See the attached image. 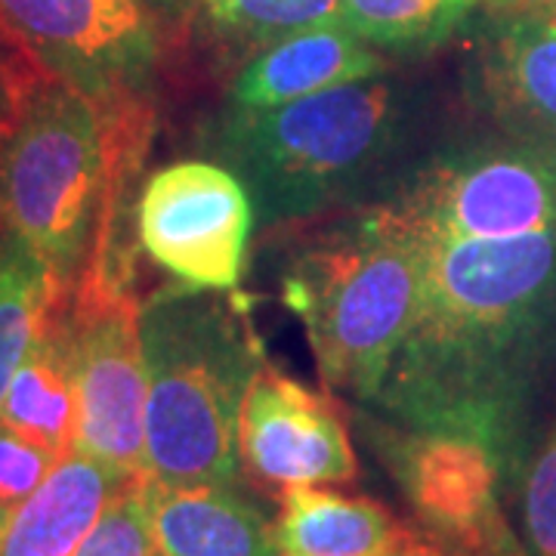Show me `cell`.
Masks as SVG:
<instances>
[{"label":"cell","mask_w":556,"mask_h":556,"mask_svg":"<svg viewBox=\"0 0 556 556\" xmlns=\"http://www.w3.org/2000/svg\"><path fill=\"white\" fill-rule=\"evenodd\" d=\"M556 383V226L514 239L437 241L415 325L371 402L415 430L485 442L522 470Z\"/></svg>","instance_id":"6da1fadb"},{"label":"cell","mask_w":556,"mask_h":556,"mask_svg":"<svg viewBox=\"0 0 556 556\" xmlns=\"http://www.w3.org/2000/svg\"><path fill=\"white\" fill-rule=\"evenodd\" d=\"M430 105L396 80L340 84L276 109H226L217 152L248 186L260 223H303L387 201L433 149Z\"/></svg>","instance_id":"7a4b0ae2"},{"label":"cell","mask_w":556,"mask_h":556,"mask_svg":"<svg viewBox=\"0 0 556 556\" xmlns=\"http://www.w3.org/2000/svg\"><path fill=\"white\" fill-rule=\"evenodd\" d=\"M433 244L390 204L343 211L281 260V300L303 321L328 387L371 402L427 291Z\"/></svg>","instance_id":"3957f363"},{"label":"cell","mask_w":556,"mask_h":556,"mask_svg":"<svg viewBox=\"0 0 556 556\" xmlns=\"http://www.w3.org/2000/svg\"><path fill=\"white\" fill-rule=\"evenodd\" d=\"M146 356V473L159 485L239 479V420L263 368L239 298L164 285L139 309Z\"/></svg>","instance_id":"277c9868"},{"label":"cell","mask_w":556,"mask_h":556,"mask_svg":"<svg viewBox=\"0 0 556 556\" xmlns=\"http://www.w3.org/2000/svg\"><path fill=\"white\" fill-rule=\"evenodd\" d=\"M105 182L97 102L56 78L38 80L0 139V232L28 244L65 294L90 257Z\"/></svg>","instance_id":"5b68a950"},{"label":"cell","mask_w":556,"mask_h":556,"mask_svg":"<svg viewBox=\"0 0 556 556\" xmlns=\"http://www.w3.org/2000/svg\"><path fill=\"white\" fill-rule=\"evenodd\" d=\"M383 204L430 244L541 232L556 226V149L504 134L445 142Z\"/></svg>","instance_id":"8992f818"},{"label":"cell","mask_w":556,"mask_h":556,"mask_svg":"<svg viewBox=\"0 0 556 556\" xmlns=\"http://www.w3.org/2000/svg\"><path fill=\"white\" fill-rule=\"evenodd\" d=\"M0 28L100 112L152 100L161 40L146 0H0Z\"/></svg>","instance_id":"52a82bcc"},{"label":"cell","mask_w":556,"mask_h":556,"mask_svg":"<svg viewBox=\"0 0 556 556\" xmlns=\"http://www.w3.org/2000/svg\"><path fill=\"white\" fill-rule=\"evenodd\" d=\"M134 291L78 281L65 298L78 387L75 448L127 477L146 473V356Z\"/></svg>","instance_id":"ba28073f"},{"label":"cell","mask_w":556,"mask_h":556,"mask_svg":"<svg viewBox=\"0 0 556 556\" xmlns=\"http://www.w3.org/2000/svg\"><path fill=\"white\" fill-rule=\"evenodd\" d=\"M254 219V199L232 167L177 161L142 182L137 241L177 285L232 291L244 273Z\"/></svg>","instance_id":"9c48e42d"},{"label":"cell","mask_w":556,"mask_h":556,"mask_svg":"<svg viewBox=\"0 0 556 556\" xmlns=\"http://www.w3.org/2000/svg\"><path fill=\"white\" fill-rule=\"evenodd\" d=\"M362 433L399 482L420 532L442 551L479 532L501 514L497 492L507 482L501 457L473 437L415 430L387 417H362Z\"/></svg>","instance_id":"30bf717a"},{"label":"cell","mask_w":556,"mask_h":556,"mask_svg":"<svg viewBox=\"0 0 556 556\" xmlns=\"http://www.w3.org/2000/svg\"><path fill=\"white\" fill-rule=\"evenodd\" d=\"M464 93L497 134L556 149V7L501 0L470 35Z\"/></svg>","instance_id":"8fae6325"},{"label":"cell","mask_w":556,"mask_h":556,"mask_svg":"<svg viewBox=\"0 0 556 556\" xmlns=\"http://www.w3.org/2000/svg\"><path fill=\"white\" fill-rule=\"evenodd\" d=\"M239 455L248 473L278 489L353 482L358 460L340 412L316 390L263 362L239 420Z\"/></svg>","instance_id":"7c38bea8"},{"label":"cell","mask_w":556,"mask_h":556,"mask_svg":"<svg viewBox=\"0 0 556 556\" xmlns=\"http://www.w3.org/2000/svg\"><path fill=\"white\" fill-rule=\"evenodd\" d=\"M276 519L278 551L294 556H439L433 541L399 522L371 497L318 485L285 489Z\"/></svg>","instance_id":"4fadbf2b"},{"label":"cell","mask_w":556,"mask_h":556,"mask_svg":"<svg viewBox=\"0 0 556 556\" xmlns=\"http://www.w3.org/2000/svg\"><path fill=\"white\" fill-rule=\"evenodd\" d=\"M383 68L378 47L334 22L263 47L232 80L229 105L251 112L276 109L340 84L378 78Z\"/></svg>","instance_id":"5bb4252c"},{"label":"cell","mask_w":556,"mask_h":556,"mask_svg":"<svg viewBox=\"0 0 556 556\" xmlns=\"http://www.w3.org/2000/svg\"><path fill=\"white\" fill-rule=\"evenodd\" d=\"M146 507L159 556H276V522L232 489L159 485L146 477Z\"/></svg>","instance_id":"9a60e30c"},{"label":"cell","mask_w":556,"mask_h":556,"mask_svg":"<svg viewBox=\"0 0 556 556\" xmlns=\"http://www.w3.org/2000/svg\"><path fill=\"white\" fill-rule=\"evenodd\" d=\"M134 479L139 477L72 448L38 492L13 507L0 538V556H75L112 497Z\"/></svg>","instance_id":"2e32d148"},{"label":"cell","mask_w":556,"mask_h":556,"mask_svg":"<svg viewBox=\"0 0 556 556\" xmlns=\"http://www.w3.org/2000/svg\"><path fill=\"white\" fill-rule=\"evenodd\" d=\"M0 424L53 448L56 455H68L75 448L78 387L65 325V298L50 313L43 331L10 383L0 408Z\"/></svg>","instance_id":"e0dca14e"},{"label":"cell","mask_w":556,"mask_h":556,"mask_svg":"<svg viewBox=\"0 0 556 556\" xmlns=\"http://www.w3.org/2000/svg\"><path fill=\"white\" fill-rule=\"evenodd\" d=\"M65 294L50 266L20 239L0 232V408L20 365Z\"/></svg>","instance_id":"ac0fdd59"},{"label":"cell","mask_w":556,"mask_h":556,"mask_svg":"<svg viewBox=\"0 0 556 556\" xmlns=\"http://www.w3.org/2000/svg\"><path fill=\"white\" fill-rule=\"evenodd\" d=\"M482 0H340V25L378 50L424 53L455 35Z\"/></svg>","instance_id":"d6986e66"},{"label":"cell","mask_w":556,"mask_h":556,"mask_svg":"<svg viewBox=\"0 0 556 556\" xmlns=\"http://www.w3.org/2000/svg\"><path fill=\"white\" fill-rule=\"evenodd\" d=\"M226 35L269 47L309 28L340 22V0H201Z\"/></svg>","instance_id":"ffe728a7"},{"label":"cell","mask_w":556,"mask_h":556,"mask_svg":"<svg viewBox=\"0 0 556 556\" xmlns=\"http://www.w3.org/2000/svg\"><path fill=\"white\" fill-rule=\"evenodd\" d=\"M75 556H159L146 507V477L134 479L112 497Z\"/></svg>","instance_id":"44dd1931"},{"label":"cell","mask_w":556,"mask_h":556,"mask_svg":"<svg viewBox=\"0 0 556 556\" xmlns=\"http://www.w3.org/2000/svg\"><path fill=\"white\" fill-rule=\"evenodd\" d=\"M522 522L535 556H556V427L522 479Z\"/></svg>","instance_id":"7402d4cb"},{"label":"cell","mask_w":556,"mask_h":556,"mask_svg":"<svg viewBox=\"0 0 556 556\" xmlns=\"http://www.w3.org/2000/svg\"><path fill=\"white\" fill-rule=\"evenodd\" d=\"M65 455L22 437L13 427L0 424V504L20 507L25 497L38 492V485L53 473V467Z\"/></svg>","instance_id":"603a6c76"},{"label":"cell","mask_w":556,"mask_h":556,"mask_svg":"<svg viewBox=\"0 0 556 556\" xmlns=\"http://www.w3.org/2000/svg\"><path fill=\"white\" fill-rule=\"evenodd\" d=\"M43 78L50 75L0 28V139L7 137L13 121L20 118L25 100Z\"/></svg>","instance_id":"cb8c5ba5"},{"label":"cell","mask_w":556,"mask_h":556,"mask_svg":"<svg viewBox=\"0 0 556 556\" xmlns=\"http://www.w3.org/2000/svg\"><path fill=\"white\" fill-rule=\"evenodd\" d=\"M439 556H532L522 541L514 535V529L507 526L504 514H495L479 532H473L464 541H455L448 547H442Z\"/></svg>","instance_id":"d4e9b609"},{"label":"cell","mask_w":556,"mask_h":556,"mask_svg":"<svg viewBox=\"0 0 556 556\" xmlns=\"http://www.w3.org/2000/svg\"><path fill=\"white\" fill-rule=\"evenodd\" d=\"M146 3H155V7H161V10H177L182 0H146Z\"/></svg>","instance_id":"484cf974"},{"label":"cell","mask_w":556,"mask_h":556,"mask_svg":"<svg viewBox=\"0 0 556 556\" xmlns=\"http://www.w3.org/2000/svg\"><path fill=\"white\" fill-rule=\"evenodd\" d=\"M10 514H13V510L0 504V538H3V529H7V522H10Z\"/></svg>","instance_id":"4316f807"},{"label":"cell","mask_w":556,"mask_h":556,"mask_svg":"<svg viewBox=\"0 0 556 556\" xmlns=\"http://www.w3.org/2000/svg\"><path fill=\"white\" fill-rule=\"evenodd\" d=\"M519 3H547V7H556V0H519Z\"/></svg>","instance_id":"83f0119b"},{"label":"cell","mask_w":556,"mask_h":556,"mask_svg":"<svg viewBox=\"0 0 556 556\" xmlns=\"http://www.w3.org/2000/svg\"><path fill=\"white\" fill-rule=\"evenodd\" d=\"M281 556H294V554H281Z\"/></svg>","instance_id":"f1b7e54d"}]
</instances>
